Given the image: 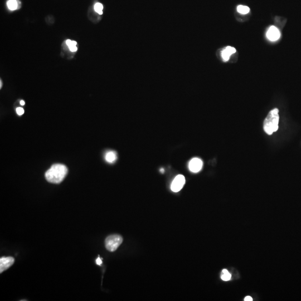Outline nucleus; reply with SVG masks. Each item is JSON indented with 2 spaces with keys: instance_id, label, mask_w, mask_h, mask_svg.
<instances>
[{
  "instance_id": "1",
  "label": "nucleus",
  "mask_w": 301,
  "mask_h": 301,
  "mask_svg": "<svg viewBox=\"0 0 301 301\" xmlns=\"http://www.w3.org/2000/svg\"><path fill=\"white\" fill-rule=\"evenodd\" d=\"M68 173V168L62 164H55L45 173L47 181L53 184H59L63 181Z\"/></svg>"
},
{
  "instance_id": "2",
  "label": "nucleus",
  "mask_w": 301,
  "mask_h": 301,
  "mask_svg": "<svg viewBox=\"0 0 301 301\" xmlns=\"http://www.w3.org/2000/svg\"><path fill=\"white\" fill-rule=\"evenodd\" d=\"M279 110L274 108L271 110L264 122L263 128L265 133L271 135L278 130L279 124Z\"/></svg>"
},
{
  "instance_id": "3",
  "label": "nucleus",
  "mask_w": 301,
  "mask_h": 301,
  "mask_svg": "<svg viewBox=\"0 0 301 301\" xmlns=\"http://www.w3.org/2000/svg\"><path fill=\"white\" fill-rule=\"evenodd\" d=\"M123 242V238L119 235H112L108 236L105 241V247L109 251H114Z\"/></svg>"
},
{
  "instance_id": "4",
  "label": "nucleus",
  "mask_w": 301,
  "mask_h": 301,
  "mask_svg": "<svg viewBox=\"0 0 301 301\" xmlns=\"http://www.w3.org/2000/svg\"><path fill=\"white\" fill-rule=\"evenodd\" d=\"M185 184V178L182 175H178L175 178L174 181L171 184V189L173 192L180 191L183 187Z\"/></svg>"
},
{
  "instance_id": "5",
  "label": "nucleus",
  "mask_w": 301,
  "mask_h": 301,
  "mask_svg": "<svg viewBox=\"0 0 301 301\" xmlns=\"http://www.w3.org/2000/svg\"><path fill=\"white\" fill-rule=\"evenodd\" d=\"M15 259L11 257H2L0 259V273H2L14 264Z\"/></svg>"
},
{
  "instance_id": "6",
  "label": "nucleus",
  "mask_w": 301,
  "mask_h": 301,
  "mask_svg": "<svg viewBox=\"0 0 301 301\" xmlns=\"http://www.w3.org/2000/svg\"><path fill=\"white\" fill-rule=\"evenodd\" d=\"M203 161L198 158H194L189 162V170L194 173H197L201 170L203 167Z\"/></svg>"
},
{
  "instance_id": "7",
  "label": "nucleus",
  "mask_w": 301,
  "mask_h": 301,
  "mask_svg": "<svg viewBox=\"0 0 301 301\" xmlns=\"http://www.w3.org/2000/svg\"><path fill=\"white\" fill-rule=\"evenodd\" d=\"M267 35L268 39L272 41H275L276 40L279 39L280 36V34L279 30L275 26H272L269 29Z\"/></svg>"
},
{
  "instance_id": "8",
  "label": "nucleus",
  "mask_w": 301,
  "mask_h": 301,
  "mask_svg": "<svg viewBox=\"0 0 301 301\" xmlns=\"http://www.w3.org/2000/svg\"><path fill=\"white\" fill-rule=\"evenodd\" d=\"M236 53V49L232 46H227L221 52V56L224 61H228L231 55Z\"/></svg>"
},
{
  "instance_id": "9",
  "label": "nucleus",
  "mask_w": 301,
  "mask_h": 301,
  "mask_svg": "<svg viewBox=\"0 0 301 301\" xmlns=\"http://www.w3.org/2000/svg\"><path fill=\"white\" fill-rule=\"evenodd\" d=\"M117 154L114 151H109L106 153L105 160L108 163H112L117 160Z\"/></svg>"
},
{
  "instance_id": "10",
  "label": "nucleus",
  "mask_w": 301,
  "mask_h": 301,
  "mask_svg": "<svg viewBox=\"0 0 301 301\" xmlns=\"http://www.w3.org/2000/svg\"><path fill=\"white\" fill-rule=\"evenodd\" d=\"M7 5L8 8L11 11L18 10V0H8Z\"/></svg>"
},
{
  "instance_id": "11",
  "label": "nucleus",
  "mask_w": 301,
  "mask_h": 301,
  "mask_svg": "<svg viewBox=\"0 0 301 301\" xmlns=\"http://www.w3.org/2000/svg\"><path fill=\"white\" fill-rule=\"evenodd\" d=\"M232 276L227 269H223L221 272V278L224 281H228L231 279Z\"/></svg>"
},
{
  "instance_id": "12",
  "label": "nucleus",
  "mask_w": 301,
  "mask_h": 301,
  "mask_svg": "<svg viewBox=\"0 0 301 301\" xmlns=\"http://www.w3.org/2000/svg\"><path fill=\"white\" fill-rule=\"evenodd\" d=\"M237 11H238L239 13L242 14H247L249 12L250 8L246 6H243V5H239L237 8Z\"/></svg>"
},
{
  "instance_id": "13",
  "label": "nucleus",
  "mask_w": 301,
  "mask_h": 301,
  "mask_svg": "<svg viewBox=\"0 0 301 301\" xmlns=\"http://www.w3.org/2000/svg\"><path fill=\"white\" fill-rule=\"evenodd\" d=\"M103 6L101 3H97L94 5L95 11H96L99 15L103 14Z\"/></svg>"
},
{
  "instance_id": "14",
  "label": "nucleus",
  "mask_w": 301,
  "mask_h": 301,
  "mask_svg": "<svg viewBox=\"0 0 301 301\" xmlns=\"http://www.w3.org/2000/svg\"><path fill=\"white\" fill-rule=\"evenodd\" d=\"M66 45H68V47H70V46H73V45H75V46H76L77 43H76V41H72V40H66Z\"/></svg>"
},
{
  "instance_id": "15",
  "label": "nucleus",
  "mask_w": 301,
  "mask_h": 301,
  "mask_svg": "<svg viewBox=\"0 0 301 301\" xmlns=\"http://www.w3.org/2000/svg\"><path fill=\"white\" fill-rule=\"evenodd\" d=\"M16 112L18 113V116H22V114L24 113V110L22 108L18 107L16 109Z\"/></svg>"
},
{
  "instance_id": "16",
  "label": "nucleus",
  "mask_w": 301,
  "mask_h": 301,
  "mask_svg": "<svg viewBox=\"0 0 301 301\" xmlns=\"http://www.w3.org/2000/svg\"><path fill=\"white\" fill-rule=\"evenodd\" d=\"M69 49L70 50L72 51V52H75V51H77L78 49H77V47L75 45H73V46H71L69 47Z\"/></svg>"
},
{
  "instance_id": "17",
  "label": "nucleus",
  "mask_w": 301,
  "mask_h": 301,
  "mask_svg": "<svg viewBox=\"0 0 301 301\" xmlns=\"http://www.w3.org/2000/svg\"><path fill=\"white\" fill-rule=\"evenodd\" d=\"M96 264L98 265H101L102 264V259L100 258L99 257H98V258L96 259Z\"/></svg>"
},
{
  "instance_id": "18",
  "label": "nucleus",
  "mask_w": 301,
  "mask_h": 301,
  "mask_svg": "<svg viewBox=\"0 0 301 301\" xmlns=\"http://www.w3.org/2000/svg\"><path fill=\"white\" fill-rule=\"evenodd\" d=\"M244 301H253V298L251 297L250 296H247L246 297L244 298Z\"/></svg>"
},
{
  "instance_id": "19",
  "label": "nucleus",
  "mask_w": 301,
  "mask_h": 301,
  "mask_svg": "<svg viewBox=\"0 0 301 301\" xmlns=\"http://www.w3.org/2000/svg\"><path fill=\"white\" fill-rule=\"evenodd\" d=\"M20 104L21 105H24L25 104V102H24V101H21L20 102Z\"/></svg>"
},
{
  "instance_id": "20",
  "label": "nucleus",
  "mask_w": 301,
  "mask_h": 301,
  "mask_svg": "<svg viewBox=\"0 0 301 301\" xmlns=\"http://www.w3.org/2000/svg\"><path fill=\"white\" fill-rule=\"evenodd\" d=\"M160 171H161V173H163L165 171H164L163 168H162V169H161V170H160Z\"/></svg>"
},
{
  "instance_id": "21",
  "label": "nucleus",
  "mask_w": 301,
  "mask_h": 301,
  "mask_svg": "<svg viewBox=\"0 0 301 301\" xmlns=\"http://www.w3.org/2000/svg\"><path fill=\"white\" fill-rule=\"evenodd\" d=\"M2 87V82H0V88Z\"/></svg>"
}]
</instances>
